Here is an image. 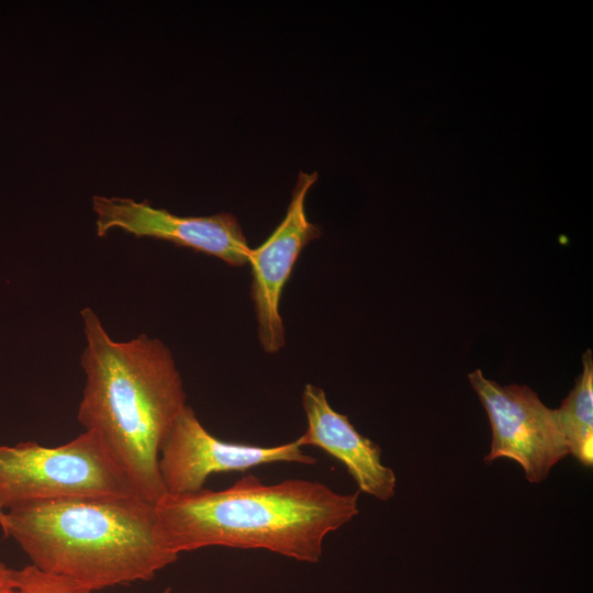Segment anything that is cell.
I'll return each instance as SVG.
<instances>
[{
  "mask_svg": "<svg viewBox=\"0 0 593 593\" xmlns=\"http://www.w3.org/2000/svg\"><path fill=\"white\" fill-rule=\"evenodd\" d=\"M80 315L86 383L78 422L99 439L136 496L155 506L166 494L160 449L187 405L181 374L159 338L141 334L116 342L92 309Z\"/></svg>",
  "mask_w": 593,
  "mask_h": 593,
  "instance_id": "1",
  "label": "cell"
},
{
  "mask_svg": "<svg viewBox=\"0 0 593 593\" xmlns=\"http://www.w3.org/2000/svg\"><path fill=\"white\" fill-rule=\"evenodd\" d=\"M358 495L335 492L318 481L265 484L248 474L219 491L165 494L155 513L159 535L176 555L223 546L266 549L315 563L326 535L359 513Z\"/></svg>",
  "mask_w": 593,
  "mask_h": 593,
  "instance_id": "2",
  "label": "cell"
},
{
  "mask_svg": "<svg viewBox=\"0 0 593 593\" xmlns=\"http://www.w3.org/2000/svg\"><path fill=\"white\" fill-rule=\"evenodd\" d=\"M45 572L91 591L150 581L178 559L164 544L155 506L138 497H78L5 512L2 529Z\"/></svg>",
  "mask_w": 593,
  "mask_h": 593,
  "instance_id": "3",
  "label": "cell"
},
{
  "mask_svg": "<svg viewBox=\"0 0 593 593\" xmlns=\"http://www.w3.org/2000/svg\"><path fill=\"white\" fill-rule=\"evenodd\" d=\"M137 497L99 439L82 432L45 447L33 441L0 446V510L65 499Z\"/></svg>",
  "mask_w": 593,
  "mask_h": 593,
  "instance_id": "4",
  "label": "cell"
},
{
  "mask_svg": "<svg viewBox=\"0 0 593 593\" xmlns=\"http://www.w3.org/2000/svg\"><path fill=\"white\" fill-rule=\"evenodd\" d=\"M489 416L492 440L485 462L499 458L516 461L530 483L547 479L569 455L555 410L546 406L527 385H501L480 369L468 374Z\"/></svg>",
  "mask_w": 593,
  "mask_h": 593,
  "instance_id": "5",
  "label": "cell"
},
{
  "mask_svg": "<svg viewBox=\"0 0 593 593\" xmlns=\"http://www.w3.org/2000/svg\"><path fill=\"white\" fill-rule=\"evenodd\" d=\"M316 461L295 439L276 446L223 441L206 430L187 404L161 446L158 468L166 494L177 495L203 489L214 473L245 471L275 462Z\"/></svg>",
  "mask_w": 593,
  "mask_h": 593,
  "instance_id": "6",
  "label": "cell"
},
{
  "mask_svg": "<svg viewBox=\"0 0 593 593\" xmlns=\"http://www.w3.org/2000/svg\"><path fill=\"white\" fill-rule=\"evenodd\" d=\"M99 237L120 228L136 237H152L216 257L232 267L248 265L251 248L232 213L210 216H179L154 208L147 200L93 195Z\"/></svg>",
  "mask_w": 593,
  "mask_h": 593,
  "instance_id": "7",
  "label": "cell"
},
{
  "mask_svg": "<svg viewBox=\"0 0 593 593\" xmlns=\"http://www.w3.org/2000/svg\"><path fill=\"white\" fill-rule=\"evenodd\" d=\"M317 180V172L299 174L286 215L271 235L250 250V298L262 350L276 354L284 347L286 335L280 314V299L303 248L322 235L309 221L305 200Z\"/></svg>",
  "mask_w": 593,
  "mask_h": 593,
  "instance_id": "8",
  "label": "cell"
},
{
  "mask_svg": "<svg viewBox=\"0 0 593 593\" xmlns=\"http://www.w3.org/2000/svg\"><path fill=\"white\" fill-rule=\"evenodd\" d=\"M302 406L307 426L296 443L301 447H317L343 462L360 492L380 501L391 500L395 495L396 477L382 463L380 447L329 405L323 389L307 383Z\"/></svg>",
  "mask_w": 593,
  "mask_h": 593,
  "instance_id": "9",
  "label": "cell"
},
{
  "mask_svg": "<svg viewBox=\"0 0 593 593\" xmlns=\"http://www.w3.org/2000/svg\"><path fill=\"white\" fill-rule=\"evenodd\" d=\"M583 370L574 388L555 410L569 455L585 467L593 465V358L591 349L582 357Z\"/></svg>",
  "mask_w": 593,
  "mask_h": 593,
  "instance_id": "10",
  "label": "cell"
},
{
  "mask_svg": "<svg viewBox=\"0 0 593 593\" xmlns=\"http://www.w3.org/2000/svg\"><path fill=\"white\" fill-rule=\"evenodd\" d=\"M15 579L16 593H93L67 577L45 572L32 564L15 570Z\"/></svg>",
  "mask_w": 593,
  "mask_h": 593,
  "instance_id": "11",
  "label": "cell"
},
{
  "mask_svg": "<svg viewBox=\"0 0 593 593\" xmlns=\"http://www.w3.org/2000/svg\"><path fill=\"white\" fill-rule=\"evenodd\" d=\"M15 569L0 560V593H16Z\"/></svg>",
  "mask_w": 593,
  "mask_h": 593,
  "instance_id": "12",
  "label": "cell"
},
{
  "mask_svg": "<svg viewBox=\"0 0 593 593\" xmlns=\"http://www.w3.org/2000/svg\"><path fill=\"white\" fill-rule=\"evenodd\" d=\"M4 523H5V512L0 510V528H1V530L4 527Z\"/></svg>",
  "mask_w": 593,
  "mask_h": 593,
  "instance_id": "13",
  "label": "cell"
},
{
  "mask_svg": "<svg viewBox=\"0 0 593 593\" xmlns=\"http://www.w3.org/2000/svg\"><path fill=\"white\" fill-rule=\"evenodd\" d=\"M170 591H171L170 588H168V589H166V590H165L164 592H161V593H170Z\"/></svg>",
  "mask_w": 593,
  "mask_h": 593,
  "instance_id": "14",
  "label": "cell"
}]
</instances>
